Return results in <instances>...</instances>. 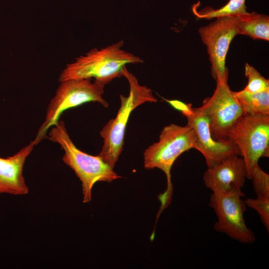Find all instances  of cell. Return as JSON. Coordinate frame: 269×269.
Wrapping results in <instances>:
<instances>
[{
    "label": "cell",
    "instance_id": "4",
    "mask_svg": "<svg viewBox=\"0 0 269 269\" xmlns=\"http://www.w3.org/2000/svg\"><path fill=\"white\" fill-rule=\"evenodd\" d=\"M196 138L194 131L188 125L171 124L163 128L158 141L144 151V167L147 169H160L166 177L167 189L160 198L162 209L169 203L172 195V166L182 153L194 148Z\"/></svg>",
    "mask_w": 269,
    "mask_h": 269
},
{
    "label": "cell",
    "instance_id": "9",
    "mask_svg": "<svg viewBox=\"0 0 269 269\" xmlns=\"http://www.w3.org/2000/svg\"><path fill=\"white\" fill-rule=\"evenodd\" d=\"M208 25L201 27L199 35L207 47L211 63V74L216 81L228 79L226 58L230 45L238 34L237 16L216 18Z\"/></svg>",
    "mask_w": 269,
    "mask_h": 269
},
{
    "label": "cell",
    "instance_id": "15",
    "mask_svg": "<svg viewBox=\"0 0 269 269\" xmlns=\"http://www.w3.org/2000/svg\"><path fill=\"white\" fill-rule=\"evenodd\" d=\"M246 0H229L224 5L218 9L210 6L199 9L198 5L192 6V11L198 18L210 19L225 16H238L248 12L245 4Z\"/></svg>",
    "mask_w": 269,
    "mask_h": 269
},
{
    "label": "cell",
    "instance_id": "6",
    "mask_svg": "<svg viewBox=\"0 0 269 269\" xmlns=\"http://www.w3.org/2000/svg\"><path fill=\"white\" fill-rule=\"evenodd\" d=\"M228 140L238 147L250 179L260 158L269 156V115H243L230 129Z\"/></svg>",
    "mask_w": 269,
    "mask_h": 269
},
{
    "label": "cell",
    "instance_id": "16",
    "mask_svg": "<svg viewBox=\"0 0 269 269\" xmlns=\"http://www.w3.org/2000/svg\"><path fill=\"white\" fill-rule=\"evenodd\" d=\"M245 75L248 79V84L243 89L250 93H257L269 88V80L262 76L253 66L246 63L245 65Z\"/></svg>",
    "mask_w": 269,
    "mask_h": 269
},
{
    "label": "cell",
    "instance_id": "11",
    "mask_svg": "<svg viewBox=\"0 0 269 269\" xmlns=\"http://www.w3.org/2000/svg\"><path fill=\"white\" fill-rule=\"evenodd\" d=\"M203 178L212 192H241L247 178L244 160L239 155H231L208 167Z\"/></svg>",
    "mask_w": 269,
    "mask_h": 269
},
{
    "label": "cell",
    "instance_id": "8",
    "mask_svg": "<svg viewBox=\"0 0 269 269\" xmlns=\"http://www.w3.org/2000/svg\"><path fill=\"white\" fill-rule=\"evenodd\" d=\"M241 192H212L209 206L216 215V231L243 244H252L256 240L254 233L247 227L244 215L246 205Z\"/></svg>",
    "mask_w": 269,
    "mask_h": 269
},
{
    "label": "cell",
    "instance_id": "2",
    "mask_svg": "<svg viewBox=\"0 0 269 269\" xmlns=\"http://www.w3.org/2000/svg\"><path fill=\"white\" fill-rule=\"evenodd\" d=\"M46 137L59 144L63 150L62 161L74 171L81 182L84 203L91 201L92 190L96 182H110L122 178L100 156L91 155L78 149L70 138L63 121L53 126Z\"/></svg>",
    "mask_w": 269,
    "mask_h": 269
},
{
    "label": "cell",
    "instance_id": "12",
    "mask_svg": "<svg viewBox=\"0 0 269 269\" xmlns=\"http://www.w3.org/2000/svg\"><path fill=\"white\" fill-rule=\"evenodd\" d=\"M35 145L32 140L13 155L6 158L0 157V194L13 195L28 194L29 188L23 176V167Z\"/></svg>",
    "mask_w": 269,
    "mask_h": 269
},
{
    "label": "cell",
    "instance_id": "7",
    "mask_svg": "<svg viewBox=\"0 0 269 269\" xmlns=\"http://www.w3.org/2000/svg\"><path fill=\"white\" fill-rule=\"evenodd\" d=\"M228 79L218 80L213 95L206 98L202 105L194 109L208 120L213 138L228 140L229 132L244 113L242 108L228 84Z\"/></svg>",
    "mask_w": 269,
    "mask_h": 269
},
{
    "label": "cell",
    "instance_id": "3",
    "mask_svg": "<svg viewBox=\"0 0 269 269\" xmlns=\"http://www.w3.org/2000/svg\"><path fill=\"white\" fill-rule=\"evenodd\" d=\"M123 76L129 82V95H120L121 106L116 117L108 122L100 133L104 144L98 155L113 168L123 149L125 131L131 113L144 103L157 101L152 90L140 85L126 67L123 69Z\"/></svg>",
    "mask_w": 269,
    "mask_h": 269
},
{
    "label": "cell",
    "instance_id": "17",
    "mask_svg": "<svg viewBox=\"0 0 269 269\" xmlns=\"http://www.w3.org/2000/svg\"><path fill=\"white\" fill-rule=\"evenodd\" d=\"M250 179L253 181L257 197L269 199V175L261 169L259 164L253 168Z\"/></svg>",
    "mask_w": 269,
    "mask_h": 269
},
{
    "label": "cell",
    "instance_id": "10",
    "mask_svg": "<svg viewBox=\"0 0 269 269\" xmlns=\"http://www.w3.org/2000/svg\"><path fill=\"white\" fill-rule=\"evenodd\" d=\"M179 110L186 117L187 125L194 131L196 138L194 148L204 157L208 167L231 155L241 156L240 152L234 142L228 140L219 141L213 138L208 119L192 108L191 104L183 103Z\"/></svg>",
    "mask_w": 269,
    "mask_h": 269
},
{
    "label": "cell",
    "instance_id": "1",
    "mask_svg": "<svg viewBox=\"0 0 269 269\" xmlns=\"http://www.w3.org/2000/svg\"><path fill=\"white\" fill-rule=\"evenodd\" d=\"M124 43L123 40H120L105 48H95L77 58L62 71L59 82L93 78L105 85L123 76V69L127 64L143 62L139 57L123 49Z\"/></svg>",
    "mask_w": 269,
    "mask_h": 269
},
{
    "label": "cell",
    "instance_id": "5",
    "mask_svg": "<svg viewBox=\"0 0 269 269\" xmlns=\"http://www.w3.org/2000/svg\"><path fill=\"white\" fill-rule=\"evenodd\" d=\"M92 79H72L60 82L54 97L48 106L45 120L39 128L35 138L37 145L47 137L48 129L58 121L65 111L88 102H98L108 107L104 99L105 85Z\"/></svg>",
    "mask_w": 269,
    "mask_h": 269
},
{
    "label": "cell",
    "instance_id": "13",
    "mask_svg": "<svg viewBox=\"0 0 269 269\" xmlns=\"http://www.w3.org/2000/svg\"><path fill=\"white\" fill-rule=\"evenodd\" d=\"M237 16L238 34L245 35L254 39L269 40V17L256 12Z\"/></svg>",
    "mask_w": 269,
    "mask_h": 269
},
{
    "label": "cell",
    "instance_id": "18",
    "mask_svg": "<svg viewBox=\"0 0 269 269\" xmlns=\"http://www.w3.org/2000/svg\"><path fill=\"white\" fill-rule=\"evenodd\" d=\"M246 206L256 210L266 227L269 231V199L257 197L256 198H248L244 200Z\"/></svg>",
    "mask_w": 269,
    "mask_h": 269
},
{
    "label": "cell",
    "instance_id": "14",
    "mask_svg": "<svg viewBox=\"0 0 269 269\" xmlns=\"http://www.w3.org/2000/svg\"><path fill=\"white\" fill-rule=\"evenodd\" d=\"M244 115H269V88L263 91L250 93L244 90L234 92Z\"/></svg>",
    "mask_w": 269,
    "mask_h": 269
}]
</instances>
